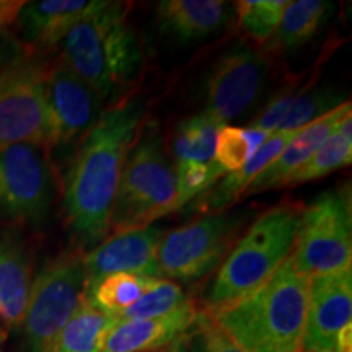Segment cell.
<instances>
[{
    "label": "cell",
    "mask_w": 352,
    "mask_h": 352,
    "mask_svg": "<svg viewBox=\"0 0 352 352\" xmlns=\"http://www.w3.org/2000/svg\"><path fill=\"white\" fill-rule=\"evenodd\" d=\"M300 352H310V351H300Z\"/></svg>",
    "instance_id": "obj_35"
},
{
    "label": "cell",
    "mask_w": 352,
    "mask_h": 352,
    "mask_svg": "<svg viewBox=\"0 0 352 352\" xmlns=\"http://www.w3.org/2000/svg\"><path fill=\"white\" fill-rule=\"evenodd\" d=\"M111 324L113 320L95 310L83 296L76 314L57 336L52 352H98Z\"/></svg>",
    "instance_id": "obj_25"
},
{
    "label": "cell",
    "mask_w": 352,
    "mask_h": 352,
    "mask_svg": "<svg viewBox=\"0 0 352 352\" xmlns=\"http://www.w3.org/2000/svg\"><path fill=\"white\" fill-rule=\"evenodd\" d=\"M0 352H2V351H0Z\"/></svg>",
    "instance_id": "obj_37"
},
{
    "label": "cell",
    "mask_w": 352,
    "mask_h": 352,
    "mask_svg": "<svg viewBox=\"0 0 352 352\" xmlns=\"http://www.w3.org/2000/svg\"><path fill=\"white\" fill-rule=\"evenodd\" d=\"M170 352H241L208 310H197L191 324L168 347Z\"/></svg>",
    "instance_id": "obj_26"
},
{
    "label": "cell",
    "mask_w": 352,
    "mask_h": 352,
    "mask_svg": "<svg viewBox=\"0 0 352 352\" xmlns=\"http://www.w3.org/2000/svg\"><path fill=\"white\" fill-rule=\"evenodd\" d=\"M270 60L261 52L236 46L215 63L206 83L210 116L226 124L248 113L264 94Z\"/></svg>",
    "instance_id": "obj_11"
},
{
    "label": "cell",
    "mask_w": 352,
    "mask_h": 352,
    "mask_svg": "<svg viewBox=\"0 0 352 352\" xmlns=\"http://www.w3.org/2000/svg\"><path fill=\"white\" fill-rule=\"evenodd\" d=\"M347 113H351V101H344L333 111L323 114L318 120L303 126L302 129H297L294 138L285 144L284 151L253 179V183L246 188L243 196H253L258 192L271 191V189L285 188L290 176L318 151L324 144V140L336 129L338 122Z\"/></svg>",
    "instance_id": "obj_15"
},
{
    "label": "cell",
    "mask_w": 352,
    "mask_h": 352,
    "mask_svg": "<svg viewBox=\"0 0 352 352\" xmlns=\"http://www.w3.org/2000/svg\"><path fill=\"white\" fill-rule=\"evenodd\" d=\"M46 98L54 120L57 144L67 145L83 138L101 118L98 94L60 60L47 72Z\"/></svg>",
    "instance_id": "obj_14"
},
{
    "label": "cell",
    "mask_w": 352,
    "mask_h": 352,
    "mask_svg": "<svg viewBox=\"0 0 352 352\" xmlns=\"http://www.w3.org/2000/svg\"><path fill=\"white\" fill-rule=\"evenodd\" d=\"M253 157L252 145L246 139L243 127L222 126L215 142L214 162L223 173L240 170Z\"/></svg>",
    "instance_id": "obj_31"
},
{
    "label": "cell",
    "mask_w": 352,
    "mask_h": 352,
    "mask_svg": "<svg viewBox=\"0 0 352 352\" xmlns=\"http://www.w3.org/2000/svg\"><path fill=\"white\" fill-rule=\"evenodd\" d=\"M162 33L179 43L199 41L230 21V6L222 0H165L157 3Z\"/></svg>",
    "instance_id": "obj_19"
},
{
    "label": "cell",
    "mask_w": 352,
    "mask_h": 352,
    "mask_svg": "<svg viewBox=\"0 0 352 352\" xmlns=\"http://www.w3.org/2000/svg\"><path fill=\"white\" fill-rule=\"evenodd\" d=\"M300 214L296 202H284L254 220L220 264L204 310L215 315L252 296L270 280L294 252Z\"/></svg>",
    "instance_id": "obj_4"
},
{
    "label": "cell",
    "mask_w": 352,
    "mask_h": 352,
    "mask_svg": "<svg viewBox=\"0 0 352 352\" xmlns=\"http://www.w3.org/2000/svg\"><path fill=\"white\" fill-rule=\"evenodd\" d=\"M144 113V101H122L101 114L78 145L65 178L63 209L80 250L91 252L107 240L122 168Z\"/></svg>",
    "instance_id": "obj_1"
},
{
    "label": "cell",
    "mask_w": 352,
    "mask_h": 352,
    "mask_svg": "<svg viewBox=\"0 0 352 352\" xmlns=\"http://www.w3.org/2000/svg\"><path fill=\"white\" fill-rule=\"evenodd\" d=\"M158 280L160 279L157 277L120 272L104 277L91 287H87L85 298L95 310L113 320L134 305Z\"/></svg>",
    "instance_id": "obj_23"
},
{
    "label": "cell",
    "mask_w": 352,
    "mask_h": 352,
    "mask_svg": "<svg viewBox=\"0 0 352 352\" xmlns=\"http://www.w3.org/2000/svg\"><path fill=\"white\" fill-rule=\"evenodd\" d=\"M296 252L297 271L310 279L351 267V202L344 191H324L300 214Z\"/></svg>",
    "instance_id": "obj_9"
},
{
    "label": "cell",
    "mask_w": 352,
    "mask_h": 352,
    "mask_svg": "<svg viewBox=\"0 0 352 352\" xmlns=\"http://www.w3.org/2000/svg\"><path fill=\"white\" fill-rule=\"evenodd\" d=\"M51 65L32 52H16L0 70V151L15 144L50 148L57 144L46 98Z\"/></svg>",
    "instance_id": "obj_6"
},
{
    "label": "cell",
    "mask_w": 352,
    "mask_h": 352,
    "mask_svg": "<svg viewBox=\"0 0 352 352\" xmlns=\"http://www.w3.org/2000/svg\"><path fill=\"white\" fill-rule=\"evenodd\" d=\"M23 3L25 2H7V0H0V32H7L15 23L16 15H19Z\"/></svg>",
    "instance_id": "obj_33"
},
{
    "label": "cell",
    "mask_w": 352,
    "mask_h": 352,
    "mask_svg": "<svg viewBox=\"0 0 352 352\" xmlns=\"http://www.w3.org/2000/svg\"><path fill=\"white\" fill-rule=\"evenodd\" d=\"M127 6L107 2L78 21L63 39L60 63L103 100L121 95L142 67L139 38L126 19Z\"/></svg>",
    "instance_id": "obj_3"
},
{
    "label": "cell",
    "mask_w": 352,
    "mask_h": 352,
    "mask_svg": "<svg viewBox=\"0 0 352 352\" xmlns=\"http://www.w3.org/2000/svg\"><path fill=\"white\" fill-rule=\"evenodd\" d=\"M197 308L189 300L170 315L152 320L114 321L98 352H153L171 346L191 324Z\"/></svg>",
    "instance_id": "obj_17"
},
{
    "label": "cell",
    "mask_w": 352,
    "mask_h": 352,
    "mask_svg": "<svg viewBox=\"0 0 352 352\" xmlns=\"http://www.w3.org/2000/svg\"><path fill=\"white\" fill-rule=\"evenodd\" d=\"M101 0H41L25 2L15 25L30 46L47 50L65 38L78 21L104 7Z\"/></svg>",
    "instance_id": "obj_16"
},
{
    "label": "cell",
    "mask_w": 352,
    "mask_h": 352,
    "mask_svg": "<svg viewBox=\"0 0 352 352\" xmlns=\"http://www.w3.org/2000/svg\"><path fill=\"white\" fill-rule=\"evenodd\" d=\"M296 131H276L267 138L258 152L250 158L240 170L222 176L208 192L195 201V210L202 214L223 212L232 204H235L245 195L246 188L253 183V179L271 165V162L284 151L285 144L294 138Z\"/></svg>",
    "instance_id": "obj_20"
},
{
    "label": "cell",
    "mask_w": 352,
    "mask_h": 352,
    "mask_svg": "<svg viewBox=\"0 0 352 352\" xmlns=\"http://www.w3.org/2000/svg\"><path fill=\"white\" fill-rule=\"evenodd\" d=\"M6 33L7 32H0V70L6 67V65L13 59V56L19 52V50H15L13 46H8Z\"/></svg>",
    "instance_id": "obj_34"
},
{
    "label": "cell",
    "mask_w": 352,
    "mask_h": 352,
    "mask_svg": "<svg viewBox=\"0 0 352 352\" xmlns=\"http://www.w3.org/2000/svg\"><path fill=\"white\" fill-rule=\"evenodd\" d=\"M287 3V0H241L233 6L245 32L254 41L264 43L276 33Z\"/></svg>",
    "instance_id": "obj_29"
},
{
    "label": "cell",
    "mask_w": 352,
    "mask_h": 352,
    "mask_svg": "<svg viewBox=\"0 0 352 352\" xmlns=\"http://www.w3.org/2000/svg\"><path fill=\"white\" fill-rule=\"evenodd\" d=\"M176 201L175 212L188 204L195 202L204 192H208L215 183L222 178L223 171L219 168L217 164L212 160L210 164H186L176 165Z\"/></svg>",
    "instance_id": "obj_30"
},
{
    "label": "cell",
    "mask_w": 352,
    "mask_h": 352,
    "mask_svg": "<svg viewBox=\"0 0 352 352\" xmlns=\"http://www.w3.org/2000/svg\"><path fill=\"white\" fill-rule=\"evenodd\" d=\"M175 168L162 147L160 134L148 129L126 157L109 230L120 233L151 226L175 212Z\"/></svg>",
    "instance_id": "obj_5"
},
{
    "label": "cell",
    "mask_w": 352,
    "mask_h": 352,
    "mask_svg": "<svg viewBox=\"0 0 352 352\" xmlns=\"http://www.w3.org/2000/svg\"><path fill=\"white\" fill-rule=\"evenodd\" d=\"M307 302L308 279L290 254L252 296L212 316L241 352H300Z\"/></svg>",
    "instance_id": "obj_2"
},
{
    "label": "cell",
    "mask_w": 352,
    "mask_h": 352,
    "mask_svg": "<svg viewBox=\"0 0 352 352\" xmlns=\"http://www.w3.org/2000/svg\"><path fill=\"white\" fill-rule=\"evenodd\" d=\"M352 162V111L338 122L324 144L289 178L285 186L315 182L333 171L344 168Z\"/></svg>",
    "instance_id": "obj_22"
},
{
    "label": "cell",
    "mask_w": 352,
    "mask_h": 352,
    "mask_svg": "<svg viewBox=\"0 0 352 352\" xmlns=\"http://www.w3.org/2000/svg\"><path fill=\"white\" fill-rule=\"evenodd\" d=\"M298 94H300V91L297 90L296 83L283 88L280 91H277V95L272 96V98L267 101V104L263 108V111H259V114H256V118H253V121L250 122L248 127L267 132V134L276 132L277 127H279V124L285 118V114L289 113L290 107L294 104V101L297 100Z\"/></svg>",
    "instance_id": "obj_32"
},
{
    "label": "cell",
    "mask_w": 352,
    "mask_h": 352,
    "mask_svg": "<svg viewBox=\"0 0 352 352\" xmlns=\"http://www.w3.org/2000/svg\"><path fill=\"white\" fill-rule=\"evenodd\" d=\"M54 192L46 148L15 144L0 151V220L41 226L50 215Z\"/></svg>",
    "instance_id": "obj_10"
},
{
    "label": "cell",
    "mask_w": 352,
    "mask_h": 352,
    "mask_svg": "<svg viewBox=\"0 0 352 352\" xmlns=\"http://www.w3.org/2000/svg\"><path fill=\"white\" fill-rule=\"evenodd\" d=\"M351 267L308 279L302 351L338 352V338L352 324Z\"/></svg>",
    "instance_id": "obj_12"
},
{
    "label": "cell",
    "mask_w": 352,
    "mask_h": 352,
    "mask_svg": "<svg viewBox=\"0 0 352 352\" xmlns=\"http://www.w3.org/2000/svg\"><path fill=\"white\" fill-rule=\"evenodd\" d=\"M164 235V228L153 226L113 233L111 239H107L83 256L85 289L120 272L162 279L157 252Z\"/></svg>",
    "instance_id": "obj_13"
},
{
    "label": "cell",
    "mask_w": 352,
    "mask_h": 352,
    "mask_svg": "<svg viewBox=\"0 0 352 352\" xmlns=\"http://www.w3.org/2000/svg\"><path fill=\"white\" fill-rule=\"evenodd\" d=\"M344 95L334 88H315L308 90L305 87L298 94L297 100L290 107L289 113L280 122L277 131H297L303 126L310 124L340 104L344 103Z\"/></svg>",
    "instance_id": "obj_27"
},
{
    "label": "cell",
    "mask_w": 352,
    "mask_h": 352,
    "mask_svg": "<svg viewBox=\"0 0 352 352\" xmlns=\"http://www.w3.org/2000/svg\"><path fill=\"white\" fill-rule=\"evenodd\" d=\"M32 253L15 228L0 230V318L21 327L32 290Z\"/></svg>",
    "instance_id": "obj_18"
},
{
    "label": "cell",
    "mask_w": 352,
    "mask_h": 352,
    "mask_svg": "<svg viewBox=\"0 0 352 352\" xmlns=\"http://www.w3.org/2000/svg\"><path fill=\"white\" fill-rule=\"evenodd\" d=\"M160 352H162V351H160ZM165 352H170V351H165Z\"/></svg>",
    "instance_id": "obj_36"
},
{
    "label": "cell",
    "mask_w": 352,
    "mask_h": 352,
    "mask_svg": "<svg viewBox=\"0 0 352 352\" xmlns=\"http://www.w3.org/2000/svg\"><path fill=\"white\" fill-rule=\"evenodd\" d=\"M333 12V3L324 0H296L289 2L283 19L271 38L277 51H294L311 41Z\"/></svg>",
    "instance_id": "obj_21"
},
{
    "label": "cell",
    "mask_w": 352,
    "mask_h": 352,
    "mask_svg": "<svg viewBox=\"0 0 352 352\" xmlns=\"http://www.w3.org/2000/svg\"><path fill=\"white\" fill-rule=\"evenodd\" d=\"M222 126L226 124L206 111L179 122L171 139V151L176 158V165L186 162L210 164L214 160L215 142Z\"/></svg>",
    "instance_id": "obj_24"
},
{
    "label": "cell",
    "mask_w": 352,
    "mask_h": 352,
    "mask_svg": "<svg viewBox=\"0 0 352 352\" xmlns=\"http://www.w3.org/2000/svg\"><path fill=\"white\" fill-rule=\"evenodd\" d=\"M189 298L184 296L183 289L171 280L160 279L148 289L142 297L139 298L134 305L122 311L120 316L113 318L114 321L126 320H152L162 318V316L170 315L171 311L178 310L184 305Z\"/></svg>",
    "instance_id": "obj_28"
},
{
    "label": "cell",
    "mask_w": 352,
    "mask_h": 352,
    "mask_svg": "<svg viewBox=\"0 0 352 352\" xmlns=\"http://www.w3.org/2000/svg\"><path fill=\"white\" fill-rule=\"evenodd\" d=\"M85 267L80 253H64L51 259L34 277L23 316L28 352H52L65 323L85 296Z\"/></svg>",
    "instance_id": "obj_8"
},
{
    "label": "cell",
    "mask_w": 352,
    "mask_h": 352,
    "mask_svg": "<svg viewBox=\"0 0 352 352\" xmlns=\"http://www.w3.org/2000/svg\"><path fill=\"white\" fill-rule=\"evenodd\" d=\"M253 214V209H239L204 215L165 232L157 252L162 276L182 280L209 276L226 261Z\"/></svg>",
    "instance_id": "obj_7"
}]
</instances>
